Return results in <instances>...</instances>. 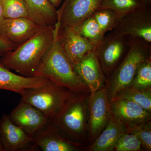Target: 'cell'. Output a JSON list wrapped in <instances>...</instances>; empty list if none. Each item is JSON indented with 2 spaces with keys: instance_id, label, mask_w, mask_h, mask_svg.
<instances>
[{
  "instance_id": "obj_1",
  "label": "cell",
  "mask_w": 151,
  "mask_h": 151,
  "mask_svg": "<svg viewBox=\"0 0 151 151\" xmlns=\"http://www.w3.org/2000/svg\"><path fill=\"white\" fill-rule=\"evenodd\" d=\"M59 27L57 22L55 25L53 42L42 58L33 76L46 78L76 94L88 95L90 93L89 89L78 77L60 43L58 36Z\"/></svg>"
},
{
  "instance_id": "obj_2",
  "label": "cell",
  "mask_w": 151,
  "mask_h": 151,
  "mask_svg": "<svg viewBox=\"0 0 151 151\" xmlns=\"http://www.w3.org/2000/svg\"><path fill=\"white\" fill-rule=\"evenodd\" d=\"M55 27H44L12 51L0 58V63L19 75L31 77L54 40Z\"/></svg>"
},
{
  "instance_id": "obj_3",
  "label": "cell",
  "mask_w": 151,
  "mask_h": 151,
  "mask_svg": "<svg viewBox=\"0 0 151 151\" xmlns=\"http://www.w3.org/2000/svg\"><path fill=\"white\" fill-rule=\"evenodd\" d=\"M20 95L22 100L40 110L50 122L59 118L71 103L84 95L49 80L43 86L25 89Z\"/></svg>"
},
{
  "instance_id": "obj_4",
  "label": "cell",
  "mask_w": 151,
  "mask_h": 151,
  "mask_svg": "<svg viewBox=\"0 0 151 151\" xmlns=\"http://www.w3.org/2000/svg\"><path fill=\"white\" fill-rule=\"evenodd\" d=\"M151 58V43L131 38L129 49L120 64L105 79L110 102L119 91L131 86L138 68Z\"/></svg>"
},
{
  "instance_id": "obj_5",
  "label": "cell",
  "mask_w": 151,
  "mask_h": 151,
  "mask_svg": "<svg viewBox=\"0 0 151 151\" xmlns=\"http://www.w3.org/2000/svg\"><path fill=\"white\" fill-rule=\"evenodd\" d=\"M131 38L110 32L105 35L94 52L104 74L110 75L122 62L129 49Z\"/></svg>"
},
{
  "instance_id": "obj_6",
  "label": "cell",
  "mask_w": 151,
  "mask_h": 151,
  "mask_svg": "<svg viewBox=\"0 0 151 151\" xmlns=\"http://www.w3.org/2000/svg\"><path fill=\"white\" fill-rule=\"evenodd\" d=\"M86 95L76 100L58 119L50 122L63 136L76 142L83 136L86 124Z\"/></svg>"
},
{
  "instance_id": "obj_7",
  "label": "cell",
  "mask_w": 151,
  "mask_h": 151,
  "mask_svg": "<svg viewBox=\"0 0 151 151\" xmlns=\"http://www.w3.org/2000/svg\"><path fill=\"white\" fill-rule=\"evenodd\" d=\"M112 31L151 43V6L144 5L128 14Z\"/></svg>"
},
{
  "instance_id": "obj_8",
  "label": "cell",
  "mask_w": 151,
  "mask_h": 151,
  "mask_svg": "<svg viewBox=\"0 0 151 151\" xmlns=\"http://www.w3.org/2000/svg\"><path fill=\"white\" fill-rule=\"evenodd\" d=\"M88 99L89 129L94 141L103 132L112 115L108 90L105 86L90 93Z\"/></svg>"
},
{
  "instance_id": "obj_9",
  "label": "cell",
  "mask_w": 151,
  "mask_h": 151,
  "mask_svg": "<svg viewBox=\"0 0 151 151\" xmlns=\"http://www.w3.org/2000/svg\"><path fill=\"white\" fill-rule=\"evenodd\" d=\"M103 0H63L57 10L60 27L75 28L100 7Z\"/></svg>"
},
{
  "instance_id": "obj_10",
  "label": "cell",
  "mask_w": 151,
  "mask_h": 151,
  "mask_svg": "<svg viewBox=\"0 0 151 151\" xmlns=\"http://www.w3.org/2000/svg\"><path fill=\"white\" fill-rule=\"evenodd\" d=\"M36 148L43 151H75L80 150L81 145L68 139L49 121L32 137Z\"/></svg>"
},
{
  "instance_id": "obj_11",
  "label": "cell",
  "mask_w": 151,
  "mask_h": 151,
  "mask_svg": "<svg viewBox=\"0 0 151 151\" xmlns=\"http://www.w3.org/2000/svg\"><path fill=\"white\" fill-rule=\"evenodd\" d=\"M58 36L63 51L73 66L94 51V46L73 28L59 25Z\"/></svg>"
},
{
  "instance_id": "obj_12",
  "label": "cell",
  "mask_w": 151,
  "mask_h": 151,
  "mask_svg": "<svg viewBox=\"0 0 151 151\" xmlns=\"http://www.w3.org/2000/svg\"><path fill=\"white\" fill-rule=\"evenodd\" d=\"M43 28L28 17L4 18L0 26V36L17 47Z\"/></svg>"
},
{
  "instance_id": "obj_13",
  "label": "cell",
  "mask_w": 151,
  "mask_h": 151,
  "mask_svg": "<svg viewBox=\"0 0 151 151\" xmlns=\"http://www.w3.org/2000/svg\"><path fill=\"white\" fill-rule=\"evenodd\" d=\"M0 137L4 151L35 150L33 139L20 127L14 124L8 116L0 119Z\"/></svg>"
},
{
  "instance_id": "obj_14",
  "label": "cell",
  "mask_w": 151,
  "mask_h": 151,
  "mask_svg": "<svg viewBox=\"0 0 151 151\" xmlns=\"http://www.w3.org/2000/svg\"><path fill=\"white\" fill-rule=\"evenodd\" d=\"M8 116L32 138L50 121L40 110L22 100Z\"/></svg>"
},
{
  "instance_id": "obj_15",
  "label": "cell",
  "mask_w": 151,
  "mask_h": 151,
  "mask_svg": "<svg viewBox=\"0 0 151 151\" xmlns=\"http://www.w3.org/2000/svg\"><path fill=\"white\" fill-rule=\"evenodd\" d=\"M74 68L90 93L96 92L104 86L105 74L94 51L74 65Z\"/></svg>"
},
{
  "instance_id": "obj_16",
  "label": "cell",
  "mask_w": 151,
  "mask_h": 151,
  "mask_svg": "<svg viewBox=\"0 0 151 151\" xmlns=\"http://www.w3.org/2000/svg\"><path fill=\"white\" fill-rule=\"evenodd\" d=\"M110 103L112 115L126 126L151 121V112L133 101L114 99Z\"/></svg>"
},
{
  "instance_id": "obj_17",
  "label": "cell",
  "mask_w": 151,
  "mask_h": 151,
  "mask_svg": "<svg viewBox=\"0 0 151 151\" xmlns=\"http://www.w3.org/2000/svg\"><path fill=\"white\" fill-rule=\"evenodd\" d=\"M48 80L43 77L18 75L0 63V89L12 91L20 94L25 89L43 86Z\"/></svg>"
},
{
  "instance_id": "obj_18",
  "label": "cell",
  "mask_w": 151,
  "mask_h": 151,
  "mask_svg": "<svg viewBox=\"0 0 151 151\" xmlns=\"http://www.w3.org/2000/svg\"><path fill=\"white\" fill-rule=\"evenodd\" d=\"M127 133L126 125L113 115L103 132L89 147L92 151H111L122 135Z\"/></svg>"
},
{
  "instance_id": "obj_19",
  "label": "cell",
  "mask_w": 151,
  "mask_h": 151,
  "mask_svg": "<svg viewBox=\"0 0 151 151\" xmlns=\"http://www.w3.org/2000/svg\"><path fill=\"white\" fill-rule=\"evenodd\" d=\"M29 17L43 27H52L58 21L57 10L48 0H23Z\"/></svg>"
},
{
  "instance_id": "obj_20",
  "label": "cell",
  "mask_w": 151,
  "mask_h": 151,
  "mask_svg": "<svg viewBox=\"0 0 151 151\" xmlns=\"http://www.w3.org/2000/svg\"><path fill=\"white\" fill-rule=\"evenodd\" d=\"M114 99L133 101L151 112V89H141L129 86L118 92Z\"/></svg>"
},
{
  "instance_id": "obj_21",
  "label": "cell",
  "mask_w": 151,
  "mask_h": 151,
  "mask_svg": "<svg viewBox=\"0 0 151 151\" xmlns=\"http://www.w3.org/2000/svg\"><path fill=\"white\" fill-rule=\"evenodd\" d=\"M74 29L80 35L94 46V50L101 43L105 35L92 15Z\"/></svg>"
},
{
  "instance_id": "obj_22",
  "label": "cell",
  "mask_w": 151,
  "mask_h": 151,
  "mask_svg": "<svg viewBox=\"0 0 151 151\" xmlns=\"http://www.w3.org/2000/svg\"><path fill=\"white\" fill-rule=\"evenodd\" d=\"M146 5L140 0H103L101 9H110L116 12L122 19L128 14Z\"/></svg>"
},
{
  "instance_id": "obj_23",
  "label": "cell",
  "mask_w": 151,
  "mask_h": 151,
  "mask_svg": "<svg viewBox=\"0 0 151 151\" xmlns=\"http://www.w3.org/2000/svg\"><path fill=\"white\" fill-rule=\"evenodd\" d=\"M92 16L105 34L113 31L121 19L118 14L110 9L97 10Z\"/></svg>"
},
{
  "instance_id": "obj_24",
  "label": "cell",
  "mask_w": 151,
  "mask_h": 151,
  "mask_svg": "<svg viewBox=\"0 0 151 151\" xmlns=\"http://www.w3.org/2000/svg\"><path fill=\"white\" fill-rule=\"evenodd\" d=\"M4 18L28 17L27 8L23 0H1Z\"/></svg>"
},
{
  "instance_id": "obj_25",
  "label": "cell",
  "mask_w": 151,
  "mask_h": 151,
  "mask_svg": "<svg viewBox=\"0 0 151 151\" xmlns=\"http://www.w3.org/2000/svg\"><path fill=\"white\" fill-rule=\"evenodd\" d=\"M151 121L146 123L126 126L127 133L135 135L140 141L143 147L151 150Z\"/></svg>"
},
{
  "instance_id": "obj_26",
  "label": "cell",
  "mask_w": 151,
  "mask_h": 151,
  "mask_svg": "<svg viewBox=\"0 0 151 151\" xmlns=\"http://www.w3.org/2000/svg\"><path fill=\"white\" fill-rule=\"evenodd\" d=\"M130 86L141 89H151V58L140 65Z\"/></svg>"
},
{
  "instance_id": "obj_27",
  "label": "cell",
  "mask_w": 151,
  "mask_h": 151,
  "mask_svg": "<svg viewBox=\"0 0 151 151\" xmlns=\"http://www.w3.org/2000/svg\"><path fill=\"white\" fill-rule=\"evenodd\" d=\"M142 143L133 134L126 133L119 139L113 150L116 151H138L142 148Z\"/></svg>"
},
{
  "instance_id": "obj_28",
  "label": "cell",
  "mask_w": 151,
  "mask_h": 151,
  "mask_svg": "<svg viewBox=\"0 0 151 151\" xmlns=\"http://www.w3.org/2000/svg\"><path fill=\"white\" fill-rule=\"evenodd\" d=\"M17 47L16 46L5 39L0 36V58L7 52L14 50Z\"/></svg>"
},
{
  "instance_id": "obj_29",
  "label": "cell",
  "mask_w": 151,
  "mask_h": 151,
  "mask_svg": "<svg viewBox=\"0 0 151 151\" xmlns=\"http://www.w3.org/2000/svg\"><path fill=\"white\" fill-rule=\"evenodd\" d=\"M55 8H58L62 4L63 0H48Z\"/></svg>"
},
{
  "instance_id": "obj_30",
  "label": "cell",
  "mask_w": 151,
  "mask_h": 151,
  "mask_svg": "<svg viewBox=\"0 0 151 151\" xmlns=\"http://www.w3.org/2000/svg\"><path fill=\"white\" fill-rule=\"evenodd\" d=\"M4 19V13H3L2 4L1 1L0 0V26Z\"/></svg>"
},
{
  "instance_id": "obj_31",
  "label": "cell",
  "mask_w": 151,
  "mask_h": 151,
  "mask_svg": "<svg viewBox=\"0 0 151 151\" xmlns=\"http://www.w3.org/2000/svg\"><path fill=\"white\" fill-rule=\"evenodd\" d=\"M146 5L151 6V0H140Z\"/></svg>"
},
{
  "instance_id": "obj_32",
  "label": "cell",
  "mask_w": 151,
  "mask_h": 151,
  "mask_svg": "<svg viewBox=\"0 0 151 151\" xmlns=\"http://www.w3.org/2000/svg\"><path fill=\"white\" fill-rule=\"evenodd\" d=\"M0 151H4L2 143L1 140V137H0Z\"/></svg>"
}]
</instances>
